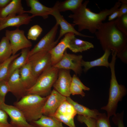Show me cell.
<instances>
[{"instance_id": "1", "label": "cell", "mask_w": 127, "mask_h": 127, "mask_svg": "<svg viewBox=\"0 0 127 127\" xmlns=\"http://www.w3.org/2000/svg\"><path fill=\"white\" fill-rule=\"evenodd\" d=\"M89 1H85L76 12L70 14L68 16L73 20L75 25L78 26V31L87 30L91 33H95L100 28L108 16L117 10L121 3L118 0L110 9H105L98 13L92 11L87 7Z\"/></svg>"}, {"instance_id": "2", "label": "cell", "mask_w": 127, "mask_h": 127, "mask_svg": "<svg viewBox=\"0 0 127 127\" xmlns=\"http://www.w3.org/2000/svg\"><path fill=\"white\" fill-rule=\"evenodd\" d=\"M94 34L104 51L108 49L118 53L127 45V36L117 28L115 20L103 23Z\"/></svg>"}, {"instance_id": "3", "label": "cell", "mask_w": 127, "mask_h": 127, "mask_svg": "<svg viewBox=\"0 0 127 127\" xmlns=\"http://www.w3.org/2000/svg\"><path fill=\"white\" fill-rule=\"evenodd\" d=\"M48 97L27 94L14 103L22 112L27 121L30 122L39 119L43 115L42 109Z\"/></svg>"}, {"instance_id": "4", "label": "cell", "mask_w": 127, "mask_h": 127, "mask_svg": "<svg viewBox=\"0 0 127 127\" xmlns=\"http://www.w3.org/2000/svg\"><path fill=\"white\" fill-rule=\"evenodd\" d=\"M115 63L111 62L109 64L111 76L109 90L108 101L107 105L101 109L105 110L107 116L110 117L116 113L118 102L121 101L127 94V90L125 86L119 84L117 80L115 74Z\"/></svg>"}, {"instance_id": "5", "label": "cell", "mask_w": 127, "mask_h": 127, "mask_svg": "<svg viewBox=\"0 0 127 127\" xmlns=\"http://www.w3.org/2000/svg\"><path fill=\"white\" fill-rule=\"evenodd\" d=\"M59 70L52 66L44 71L38 76L34 85L27 90V94L36 95L43 97L48 95L58 77Z\"/></svg>"}, {"instance_id": "6", "label": "cell", "mask_w": 127, "mask_h": 127, "mask_svg": "<svg viewBox=\"0 0 127 127\" xmlns=\"http://www.w3.org/2000/svg\"><path fill=\"white\" fill-rule=\"evenodd\" d=\"M49 51H44L36 53L29 57L30 63L33 73L38 76L44 71L52 67L51 57Z\"/></svg>"}, {"instance_id": "7", "label": "cell", "mask_w": 127, "mask_h": 127, "mask_svg": "<svg viewBox=\"0 0 127 127\" xmlns=\"http://www.w3.org/2000/svg\"><path fill=\"white\" fill-rule=\"evenodd\" d=\"M5 36L8 40L12 50V55L20 50L32 46V43L25 36L24 31L17 28L15 30H6Z\"/></svg>"}, {"instance_id": "8", "label": "cell", "mask_w": 127, "mask_h": 127, "mask_svg": "<svg viewBox=\"0 0 127 127\" xmlns=\"http://www.w3.org/2000/svg\"><path fill=\"white\" fill-rule=\"evenodd\" d=\"M81 55H77L67 52L65 51L61 60L53 66L57 68L73 71L76 75H81L82 71L81 64Z\"/></svg>"}, {"instance_id": "9", "label": "cell", "mask_w": 127, "mask_h": 127, "mask_svg": "<svg viewBox=\"0 0 127 127\" xmlns=\"http://www.w3.org/2000/svg\"><path fill=\"white\" fill-rule=\"evenodd\" d=\"M59 25L56 23L35 45L30 50L28 58L33 54L44 51H49L57 44L59 40H55Z\"/></svg>"}, {"instance_id": "10", "label": "cell", "mask_w": 127, "mask_h": 127, "mask_svg": "<svg viewBox=\"0 0 127 127\" xmlns=\"http://www.w3.org/2000/svg\"><path fill=\"white\" fill-rule=\"evenodd\" d=\"M0 109L5 111L10 118V124L13 127H36L27 121L24 115L14 106L0 102Z\"/></svg>"}, {"instance_id": "11", "label": "cell", "mask_w": 127, "mask_h": 127, "mask_svg": "<svg viewBox=\"0 0 127 127\" xmlns=\"http://www.w3.org/2000/svg\"><path fill=\"white\" fill-rule=\"evenodd\" d=\"M72 78L70 70L59 69L58 77L53 86L54 89L64 96L70 97Z\"/></svg>"}, {"instance_id": "12", "label": "cell", "mask_w": 127, "mask_h": 127, "mask_svg": "<svg viewBox=\"0 0 127 127\" xmlns=\"http://www.w3.org/2000/svg\"><path fill=\"white\" fill-rule=\"evenodd\" d=\"M66 100L64 96L53 89L48 95L43 107V115L53 116L61 103Z\"/></svg>"}, {"instance_id": "13", "label": "cell", "mask_w": 127, "mask_h": 127, "mask_svg": "<svg viewBox=\"0 0 127 127\" xmlns=\"http://www.w3.org/2000/svg\"><path fill=\"white\" fill-rule=\"evenodd\" d=\"M54 10L51 15L55 18L56 23L60 25V29L59 34L57 39L58 40L64 36L68 33H73L75 35L82 37L93 38V36L86 35L83 34L76 31L74 28L75 25L73 24H70L68 22L58 11L53 6Z\"/></svg>"}, {"instance_id": "14", "label": "cell", "mask_w": 127, "mask_h": 127, "mask_svg": "<svg viewBox=\"0 0 127 127\" xmlns=\"http://www.w3.org/2000/svg\"><path fill=\"white\" fill-rule=\"evenodd\" d=\"M75 36L73 33L66 34L59 43L49 51L52 66L55 65L62 58L65 50L68 48L70 40Z\"/></svg>"}, {"instance_id": "15", "label": "cell", "mask_w": 127, "mask_h": 127, "mask_svg": "<svg viewBox=\"0 0 127 127\" xmlns=\"http://www.w3.org/2000/svg\"><path fill=\"white\" fill-rule=\"evenodd\" d=\"M33 17L32 15L29 16L24 13L18 15H10L4 18L0 19V31L8 27H15L19 28L22 25L28 24Z\"/></svg>"}, {"instance_id": "16", "label": "cell", "mask_w": 127, "mask_h": 127, "mask_svg": "<svg viewBox=\"0 0 127 127\" xmlns=\"http://www.w3.org/2000/svg\"><path fill=\"white\" fill-rule=\"evenodd\" d=\"M10 92L19 99L27 95V90L20 79L19 69L14 71L8 80Z\"/></svg>"}, {"instance_id": "17", "label": "cell", "mask_w": 127, "mask_h": 127, "mask_svg": "<svg viewBox=\"0 0 127 127\" xmlns=\"http://www.w3.org/2000/svg\"><path fill=\"white\" fill-rule=\"evenodd\" d=\"M26 1L27 5L30 8V9L28 11H25L24 13H31L34 17L40 16L44 19H46L49 15H51L54 10L53 7L50 8L46 6L38 0Z\"/></svg>"}, {"instance_id": "18", "label": "cell", "mask_w": 127, "mask_h": 127, "mask_svg": "<svg viewBox=\"0 0 127 127\" xmlns=\"http://www.w3.org/2000/svg\"><path fill=\"white\" fill-rule=\"evenodd\" d=\"M19 73L20 79L27 90L34 85L38 78L33 74L28 61L19 69Z\"/></svg>"}, {"instance_id": "19", "label": "cell", "mask_w": 127, "mask_h": 127, "mask_svg": "<svg viewBox=\"0 0 127 127\" xmlns=\"http://www.w3.org/2000/svg\"><path fill=\"white\" fill-rule=\"evenodd\" d=\"M24 11L21 0H11L6 7L0 9V18H4L10 15L24 13Z\"/></svg>"}, {"instance_id": "20", "label": "cell", "mask_w": 127, "mask_h": 127, "mask_svg": "<svg viewBox=\"0 0 127 127\" xmlns=\"http://www.w3.org/2000/svg\"><path fill=\"white\" fill-rule=\"evenodd\" d=\"M104 51L103 55L101 57L94 60L86 61L82 60L81 65L84 67L83 70L84 72H86L90 68L95 67L103 66L107 68L109 67L108 59L111 53V51L106 49Z\"/></svg>"}, {"instance_id": "21", "label": "cell", "mask_w": 127, "mask_h": 127, "mask_svg": "<svg viewBox=\"0 0 127 127\" xmlns=\"http://www.w3.org/2000/svg\"><path fill=\"white\" fill-rule=\"evenodd\" d=\"M30 48L21 50L20 55L15 58L11 63L9 66L7 81L11 75L16 70L19 69L28 62Z\"/></svg>"}, {"instance_id": "22", "label": "cell", "mask_w": 127, "mask_h": 127, "mask_svg": "<svg viewBox=\"0 0 127 127\" xmlns=\"http://www.w3.org/2000/svg\"><path fill=\"white\" fill-rule=\"evenodd\" d=\"M66 100L73 106L78 115L95 119L100 113L97 109H90L74 101L70 97H66Z\"/></svg>"}, {"instance_id": "23", "label": "cell", "mask_w": 127, "mask_h": 127, "mask_svg": "<svg viewBox=\"0 0 127 127\" xmlns=\"http://www.w3.org/2000/svg\"><path fill=\"white\" fill-rule=\"evenodd\" d=\"M31 123L36 127H64L62 123L54 116L43 115L38 120Z\"/></svg>"}, {"instance_id": "24", "label": "cell", "mask_w": 127, "mask_h": 127, "mask_svg": "<svg viewBox=\"0 0 127 127\" xmlns=\"http://www.w3.org/2000/svg\"><path fill=\"white\" fill-rule=\"evenodd\" d=\"M83 0H66L57 1L54 7L60 12L70 11L73 13L77 11L82 4Z\"/></svg>"}, {"instance_id": "25", "label": "cell", "mask_w": 127, "mask_h": 127, "mask_svg": "<svg viewBox=\"0 0 127 127\" xmlns=\"http://www.w3.org/2000/svg\"><path fill=\"white\" fill-rule=\"evenodd\" d=\"M94 47L91 43L77 38L75 36L70 40L68 48L72 52L76 53L87 50Z\"/></svg>"}, {"instance_id": "26", "label": "cell", "mask_w": 127, "mask_h": 127, "mask_svg": "<svg viewBox=\"0 0 127 127\" xmlns=\"http://www.w3.org/2000/svg\"><path fill=\"white\" fill-rule=\"evenodd\" d=\"M12 54L9 41L6 37L3 36L0 41V64L8 59Z\"/></svg>"}, {"instance_id": "27", "label": "cell", "mask_w": 127, "mask_h": 127, "mask_svg": "<svg viewBox=\"0 0 127 127\" xmlns=\"http://www.w3.org/2000/svg\"><path fill=\"white\" fill-rule=\"evenodd\" d=\"M20 53L12 55L7 60L0 64V81H7L9 66L12 62L20 55Z\"/></svg>"}, {"instance_id": "28", "label": "cell", "mask_w": 127, "mask_h": 127, "mask_svg": "<svg viewBox=\"0 0 127 127\" xmlns=\"http://www.w3.org/2000/svg\"><path fill=\"white\" fill-rule=\"evenodd\" d=\"M109 118L105 113H100L95 119L96 127H111Z\"/></svg>"}, {"instance_id": "29", "label": "cell", "mask_w": 127, "mask_h": 127, "mask_svg": "<svg viewBox=\"0 0 127 127\" xmlns=\"http://www.w3.org/2000/svg\"><path fill=\"white\" fill-rule=\"evenodd\" d=\"M43 29L39 25L36 24L31 27L29 30L27 34V39L36 40L41 34Z\"/></svg>"}, {"instance_id": "30", "label": "cell", "mask_w": 127, "mask_h": 127, "mask_svg": "<svg viewBox=\"0 0 127 127\" xmlns=\"http://www.w3.org/2000/svg\"><path fill=\"white\" fill-rule=\"evenodd\" d=\"M115 20L117 28L127 36V13L117 18Z\"/></svg>"}, {"instance_id": "31", "label": "cell", "mask_w": 127, "mask_h": 127, "mask_svg": "<svg viewBox=\"0 0 127 127\" xmlns=\"http://www.w3.org/2000/svg\"><path fill=\"white\" fill-rule=\"evenodd\" d=\"M9 92L10 89L8 81L5 80L0 81V102L4 103L5 96Z\"/></svg>"}, {"instance_id": "32", "label": "cell", "mask_w": 127, "mask_h": 127, "mask_svg": "<svg viewBox=\"0 0 127 127\" xmlns=\"http://www.w3.org/2000/svg\"><path fill=\"white\" fill-rule=\"evenodd\" d=\"M78 121L81 123H84L87 127H96L95 119L80 115L77 116Z\"/></svg>"}, {"instance_id": "33", "label": "cell", "mask_w": 127, "mask_h": 127, "mask_svg": "<svg viewBox=\"0 0 127 127\" xmlns=\"http://www.w3.org/2000/svg\"><path fill=\"white\" fill-rule=\"evenodd\" d=\"M53 116L69 127H76L74 122V118L68 117L56 112Z\"/></svg>"}, {"instance_id": "34", "label": "cell", "mask_w": 127, "mask_h": 127, "mask_svg": "<svg viewBox=\"0 0 127 127\" xmlns=\"http://www.w3.org/2000/svg\"><path fill=\"white\" fill-rule=\"evenodd\" d=\"M124 111L121 113H116L113 115L112 120L117 127H125L123 122Z\"/></svg>"}, {"instance_id": "35", "label": "cell", "mask_w": 127, "mask_h": 127, "mask_svg": "<svg viewBox=\"0 0 127 127\" xmlns=\"http://www.w3.org/2000/svg\"><path fill=\"white\" fill-rule=\"evenodd\" d=\"M8 116L6 112L0 109V127H13L8 122Z\"/></svg>"}, {"instance_id": "36", "label": "cell", "mask_w": 127, "mask_h": 127, "mask_svg": "<svg viewBox=\"0 0 127 127\" xmlns=\"http://www.w3.org/2000/svg\"><path fill=\"white\" fill-rule=\"evenodd\" d=\"M70 91L71 94L73 95H80L83 97L85 95V93L80 87L72 82L70 86Z\"/></svg>"}, {"instance_id": "37", "label": "cell", "mask_w": 127, "mask_h": 127, "mask_svg": "<svg viewBox=\"0 0 127 127\" xmlns=\"http://www.w3.org/2000/svg\"><path fill=\"white\" fill-rule=\"evenodd\" d=\"M72 82L79 87L83 90L88 91L90 90V88L85 85L75 74H74L72 77Z\"/></svg>"}, {"instance_id": "38", "label": "cell", "mask_w": 127, "mask_h": 127, "mask_svg": "<svg viewBox=\"0 0 127 127\" xmlns=\"http://www.w3.org/2000/svg\"><path fill=\"white\" fill-rule=\"evenodd\" d=\"M76 114V112L74 107L68 102L66 113L64 116L68 118H74Z\"/></svg>"}, {"instance_id": "39", "label": "cell", "mask_w": 127, "mask_h": 127, "mask_svg": "<svg viewBox=\"0 0 127 127\" xmlns=\"http://www.w3.org/2000/svg\"><path fill=\"white\" fill-rule=\"evenodd\" d=\"M116 56L123 63H127V45L120 52L116 53Z\"/></svg>"}, {"instance_id": "40", "label": "cell", "mask_w": 127, "mask_h": 127, "mask_svg": "<svg viewBox=\"0 0 127 127\" xmlns=\"http://www.w3.org/2000/svg\"><path fill=\"white\" fill-rule=\"evenodd\" d=\"M68 102L65 100L62 102L58 107L56 112L60 114L65 115L66 111Z\"/></svg>"}, {"instance_id": "41", "label": "cell", "mask_w": 127, "mask_h": 127, "mask_svg": "<svg viewBox=\"0 0 127 127\" xmlns=\"http://www.w3.org/2000/svg\"><path fill=\"white\" fill-rule=\"evenodd\" d=\"M119 8V15L118 17L127 13V4H122Z\"/></svg>"}, {"instance_id": "42", "label": "cell", "mask_w": 127, "mask_h": 127, "mask_svg": "<svg viewBox=\"0 0 127 127\" xmlns=\"http://www.w3.org/2000/svg\"><path fill=\"white\" fill-rule=\"evenodd\" d=\"M119 8L114 12L108 16V20L111 21L115 20V19L118 17L119 15Z\"/></svg>"}, {"instance_id": "43", "label": "cell", "mask_w": 127, "mask_h": 127, "mask_svg": "<svg viewBox=\"0 0 127 127\" xmlns=\"http://www.w3.org/2000/svg\"><path fill=\"white\" fill-rule=\"evenodd\" d=\"M11 1V0H0V9L6 7Z\"/></svg>"}, {"instance_id": "44", "label": "cell", "mask_w": 127, "mask_h": 127, "mask_svg": "<svg viewBox=\"0 0 127 127\" xmlns=\"http://www.w3.org/2000/svg\"><path fill=\"white\" fill-rule=\"evenodd\" d=\"M122 4H127V0H119Z\"/></svg>"}, {"instance_id": "45", "label": "cell", "mask_w": 127, "mask_h": 127, "mask_svg": "<svg viewBox=\"0 0 127 127\" xmlns=\"http://www.w3.org/2000/svg\"></svg>"}, {"instance_id": "46", "label": "cell", "mask_w": 127, "mask_h": 127, "mask_svg": "<svg viewBox=\"0 0 127 127\" xmlns=\"http://www.w3.org/2000/svg\"></svg>"}]
</instances>
